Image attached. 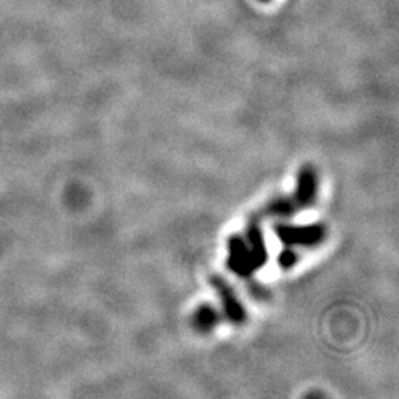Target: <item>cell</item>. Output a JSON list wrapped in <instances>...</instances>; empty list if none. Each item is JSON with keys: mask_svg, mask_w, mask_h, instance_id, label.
Returning <instances> with one entry per match:
<instances>
[{"mask_svg": "<svg viewBox=\"0 0 399 399\" xmlns=\"http://www.w3.org/2000/svg\"><path fill=\"white\" fill-rule=\"evenodd\" d=\"M277 231L280 238L287 244H314L323 237V231L316 227H311V228L281 227Z\"/></svg>", "mask_w": 399, "mask_h": 399, "instance_id": "cell-1", "label": "cell"}, {"mask_svg": "<svg viewBox=\"0 0 399 399\" xmlns=\"http://www.w3.org/2000/svg\"><path fill=\"white\" fill-rule=\"evenodd\" d=\"M213 323H215V314H213V311L209 309V308H203L198 312V316H197L198 327L209 328V327L213 326Z\"/></svg>", "mask_w": 399, "mask_h": 399, "instance_id": "cell-3", "label": "cell"}, {"mask_svg": "<svg viewBox=\"0 0 399 399\" xmlns=\"http://www.w3.org/2000/svg\"><path fill=\"white\" fill-rule=\"evenodd\" d=\"M280 263L282 266H290L294 263V254L293 253H284L280 256Z\"/></svg>", "mask_w": 399, "mask_h": 399, "instance_id": "cell-4", "label": "cell"}, {"mask_svg": "<svg viewBox=\"0 0 399 399\" xmlns=\"http://www.w3.org/2000/svg\"><path fill=\"white\" fill-rule=\"evenodd\" d=\"M213 285L216 287V290L219 292V296L223 300V305H225V311H227V314L230 315L232 321L234 323L243 321L244 311H243L242 305H239V302L235 297V294L231 292L228 284L220 278H213Z\"/></svg>", "mask_w": 399, "mask_h": 399, "instance_id": "cell-2", "label": "cell"}, {"mask_svg": "<svg viewBox=\"0 0 399 399\" xmlns=\"http://www.w3.org/2000/svg\"><path fill=\"white\" fill-rule=\"evenodd\" d=\"M262 2H268V0H262Z\"/></svg>", "mask_w": 399, "mask_h": 399, "instance_id": "cell-5", "label": "cell"}]
</instances>
